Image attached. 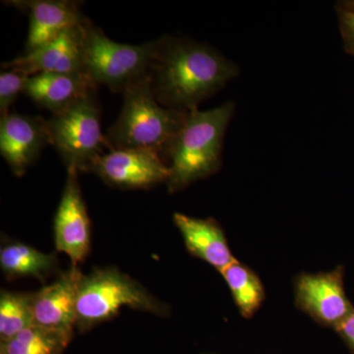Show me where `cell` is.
<instances>
[{
  "label": "cell",
  "instance_id": "cell-1",
  "mask_svg": "<svg viewBox=\"0 0 354 354\" xmlns=\"http://www.w3.org/2000/svg\"><path fill=\"white\" fill-rule=\"evenodd\" d=\"M151 78L158 101L184 113L196 111L235 77L239 66L207 44L188 39L162 38Z\"/></svg>",
  "mask_w": 354,
  "mask_h": 354
},
{
  "label": "cell",
  "instance_id": "cell-2",
  "mask_svg": "<svg viewBox=\"0 0 354 354\" xmlns=\"http://www.w3.org/2000/svg\"><path fill=\"white\" fill-rule=\"evenodd\" d=\"M234 109V102H228L209 111L188 113L167 153L169 192L183 189L220 169L223 138Z\"/></svg>",
  "mask_w": 354,
  "mask_h": 354
},
{
  "label": "cell",
  "instance_id": "cell-3",
  "mask_svg": "<svg viewBox=\"0 0 354 354\" xmlns=\"http://www.w3.org/2000/svg\"><path fill=\"white\" fill-rule=\"evenodd\" d=\"M122 94V111L106 135L111 150L152 151L167 160L172 140L188 113L165 108L158 101L151 73L131 84Z\"/></svg>",
  "mask_w": 354,
  "mask_h": 354
},
{
  "label": "cell",
  "instance_id": "cell-4",
  "mask_svg": "<svg viewBox=\"0 0 354 354\" xmlns=\"http://www.w3.org/2000/svg\"><path fill=\"white\" fill-rule=\"evenodd\" d=\"M122 307L169 315L167 305L162 304L138 281L109 267L83 274L78 286L76 329L85 333L100 324L111 320Z\"/></svg>",
  "mask_w": 354,
  "mask_h": 354
},
{
  "label": "cell",
  "instance_id": "cell-5",
  "mask_svg": "<svg viewBox=\"0 0 354 354\" xmlns=\"http://www.w3.org/2000/svg\"><path fill=\"white\" fill-rule=\"evenodd\" d=\"M83 31L85 74L95 85L108 86L116 93L151 73L162 39L135 46L118 43L88 19Z\"/></svg>",
  "mask_w": 354,
  "mask_h": 354
},
{
  "label": "cell",
  "instance_id": "cell-6",
  "mask_svg": "<svg viewBox=\"0 0 354 354\" xmlns=\"http://www.w3.org/2000/svg\"><path fill=\"white\" fill-rule=\"evenodd\" d=\"M51 146L64 158L67 169L79 172L94 171L104 148L111 150L101 127V114L91 93L48 120Z\"/></svg>",
  "mask_w": 354,
  "mask_h": 354
},
{
  "label": "cell",
  "instance_id": "cell-7",
  "mask_svg": "<svg viewBox=\"0 0 354 354\" xmlns=\"http://www.w3.org/2000/svg\"><path fill=\"white\" fill-rule=\"evenodd\" d=\"M93 172L120 189H148L167 184L171 177V169L162 156L138 149L109 150L100 158Z\"/></svg>",
  "mask_w": 354,
  "mask_h": 354
},
{
  "label": "cell",
  "instance_id": "cell-8",
  "mask_svg": "<svg viewBox=\"0 0 354 354\" xmlns=\"http://www.w3.org/2000/svg\"><path fill=\"white\" fill-rule=\"evenodd\" d=\"M78 174L76 169H67L66 183L53 221L55 248L68 256L73 268L85 262L92 243L91 221Z\"/></svg>",
  "mask_w": 354,
  "mask_h": 354
},
{
  "label": "cell",
  "instance_id": "cell-9",
  "mask_svg": "<svg viewBox=\"0 0 354 354\" xmlns=\"http://www.w3.org/2000/svg\"><path fill=\"white\" fill-rule=\"evenodd\" d=\"M295 304L316 322L335 329L354 310L344 290V268L300 274L295 281Z\"/></svg>",
  "mask_w": 354,
  "mask_h": 354
},
{
  "label": "cell",
  "instance_id": "cell-10",
  "mask_svg": "<svg viewBox=\"0 0 354 354\" xmlns=\"http://www.w3.org/2000/svg\"><path fill=\"white\" fill-rule=\"evenodd\" d=\"M84 22L69 28L36 50L25 51L20 57L2 64V67L21 72L28 77L46 72L85 73Z\"/></svg>",
  "mask_w": 354,
  "mask_h": 354
},
{
  "label": "cell",
  "instance_id": "cell-11",
  "mask_svg": "<svg viewBox=\"0 0 354 354\" xmlns=\"http://www.w3.org/2000/svg\"><path fill=\"white\" fill-rule=\"evenodd\" d=\"M51 145L48 120L9 113L0 121V153L17 176H22L46 146Z\"/></svg>",
  "mask_w": 354,
  "mask_h": 354
},
{
  "label": "cell",
  "instance_id": "cell-12",
  "mask_svg": "<svg viewBox=\"0 0 354 354\" xmlns=\"http://www.w3.org/2000/svg\"><path fill=\"white\" fill-rule=\"evenodd\" d=\"M83 274L70 268L50 286L32 293L34 325L73 335L76 328V304Z\"/></svg>",
  "mask_w": 354,
  "mask_h": 354
},
{
  "label": "cell",
  "instance_id": "cell-13",
  "mask_svg": "<svg viewBox=\"0 0 354 354\" xmlns=\"http://www.w3.org/2000/svg\"><path fill=\"white\" fill-rule=\"evenodd\" d=\"M29 15L30 26L26 51L36 50L57 38L69 28L82 24L86 18L81 4L68 0H25L10 1Z\"/></svg>",
  "mask_w": 354,
  "mask_h": 354
},
{
  "label": "cell",
  "instance_id": "cell-14",
  "mask_svg": "<svg viewBox=\"0 0 354 354\" xmlns=\"http://www.w3.org/2000/svg\"><path fill=\"white\" fill-rule=\"evenodd\" d=\"M95 90V84L87 74L46 72L28 77L23 93L39 108L55 114Z\"/></svg>",
  "mask_w": 354,
  "mask_h": 354
},
{
  "label": "cell",
  "instance_id": "cell-15",
  "mask_svg": "<svg viewBox=\"0 0 354 354\" xmlns=\"http://www.w3.org/2000/svg\"><path fill=\"white\" fill-rule=\"evenodd\" d=\"M174 221L191 255L213 266L218 272L234 262L227 237L214 218H197L176 213Z\"/></svg>",
  "mask_w": 354,
  "mask_h": 354
},
{
  "label": "cell",
  "instance_id": "cell-16",
  "mask_svg": "<svg viewBox=\"0 0 354 354\" xmlns=\"http://www.w3.org/2000/svg\"><path fill=\"white\" fill-rule=\"evenodd\" d=\"M0 267L7 279H38L44 281L57 268L55 254H46L22 242H6L0 250Z\"/></svg>",
  "mask_w": 354,
  "mask_h": 354
},
{
  "label": "cell",
  "instance_id": "cell-17",
  "mask_svg": "<svg viewBox=\"0 0 354 354\" xmlns=\"http://www.w3.org/2000/svg\"><path fill=\"white\" fill-rule=\"evenodd\" d=\"M221 274L227 281L241 315L251 318L265 299L264 286L257 274L236 260L225 268Z\"/></svg>",
  "mask_w": 354,
  "mask_h": 354
},
{
  "label": "cell",
  "instance_id": "cell-18",
  "mask_svg": "<svg viewBox=\"0 0 354 354\" xmlns=\"http://www.w3.org/2000/svg\"><path fill=\"white\" fill-rule=\"evenodd\" d=\"M73 335L32 325L9 341L1 342L0 354H62Z\"/></svg>",
  "mask_w": 354,
  "mask_h": 354
},
{
  "label": "cell",
  "instance_id": "cell-19",
  "mask_svg": "<svg viewBox=\"0 0 354 354\" xmlns=\"http://www.w3.org/2000/svg\"><path fill=\"white\" fill-rule=\"evenodd\" d=\"M32 325V293L2 290L0 295V341H9Z\"/></svg>",
  "mask_w": 354,
  "mask_h": 354
},
{
  "label": "cell",
  "instance_id": "cell-20",
  "mask_svg": "<svg viewBox=\"0 0 354 354\" xmlns=\"http://www.w3.org/2000/svg\"><path fill=\"white\" fill-rule=\"evenodd\" d=\"M28 76L14 70H6L0 73V113L1 118L9 114V109L24 92Z\"/></svg>",
  "mask_w": 354,
  "mask_h": 354
},
{
  "label": "cell",
  "instance_id": "cell-21",
  "mask_svg": "<svg viewBox=\"0 0 354 354\" xmlns=\"http://www.w3.org/2000/svg\"><path fill=\"white\" fill-rule=\"evenodd\" d=\"M337 14L344 50L354 57V8L342 2L337 6Z\"/></svg>",
  "mask_w": 354,
  "mask_h": 354
},
{
  "label": "cell",
  "instance_id": "cell-22",
  "mask_svg": "<svg viewBox=\"0 0 354 354\" xmlns=\"http://www.w3.org/2000/svg\"><path fill=\"white\" fill-rule=\"evenodd\" d=\"M335 330L354 354V310L335 328Z\"/></svg>",
  "mask_w": 354,
  "mask_h": 354
},
{
  "label": "cell",
  "instance_id": "cell-23",
  "mask_svg": "<svg viewBox=\"0 0 354 354\" xmlns=\"http://www.w3.org/2000/svg\"><path fill=\"white\" fill-rule=\"evenodd\" d=\"M344 3L346 4V6L353 7V8H354V1H346L344 2Z\"/></svg>",
  "mask_w": 354,
  "mask_h": 354
}]
</instances>
